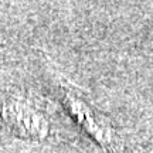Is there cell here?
Segmentation results:
<instances>
[{
  "instance_id": "cell-1",
  "label": "cell",
  "mask_w": 153,
  "mask_h": 153,
  "mask_svg": "<svg viewBox=\"0 0 153 153\" xmlns=\"http://www.w3.org/2000/svg\"><path fill=\"white\" fill-rule=\"evenodd\" d=\"M58 94L67 114L105 152L128 153L125 137L120 133L119 128L105 112L97 108L76 85L61 76Z\"/></svg>"
},
{
  "instance_id": "cell-2",
  "label": "cell",
  "mask_w": 153,
  "mask_h": 153,
  "mask_svg": "<svg viewBox=\"0 0 153 153\" xmlns=\"http://www.w3.org/2000/svg\"><path fill=\"white\" fill-rule=\"evenodd\" d=\"M1 114L23 136L40 140L51 135V116L37 101L10 99L1 105Z\"/></svg>"
}]
</instances>
